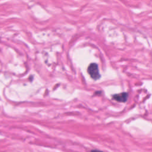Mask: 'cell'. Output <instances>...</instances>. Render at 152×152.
<instances>
[{"mask_svg":"<svg viewBox=\"0 0 152 152\" xmlns=\"http://www.w3.org/2000/svg\"><path fill=\"white\" fill-rule=\"evenodd\" d=\"M113 98L119 102H126L128 97V93L126 92H123L119 94H114L113 96Z\"/></svg>","mask_w":152,"mask_h":152,"instance_id":"2","label":"cell"},{"mask_svg":"<svg viewBox=\"0 0 152 152\" xmlns=\"http://www.w3.org/2000/svg\"><path fill=\"white\" fill-rule=\"evenodd\" d=\"M88 73L90 77L94 80H97L100 78V74L99 73L98 65L96 63L91 64L87 69Z\"/></svg>","mask_w":152,"mask_h":152,"instance_id":"1","label":"cell"},{"mask_svg":"<svg viewBox=\"0 0 152 152\" xmlns=\"http://www.w3.org/2000/svg\"><path fill=\"white\" fill-rule=\"evenodd\" d=\"M91 152H104L103 151H100V150H93L91 151Z\"/></svg>","mask_w":152,"mask_h":152,"instance_id":"3","label":"cell"}]
</instances>
